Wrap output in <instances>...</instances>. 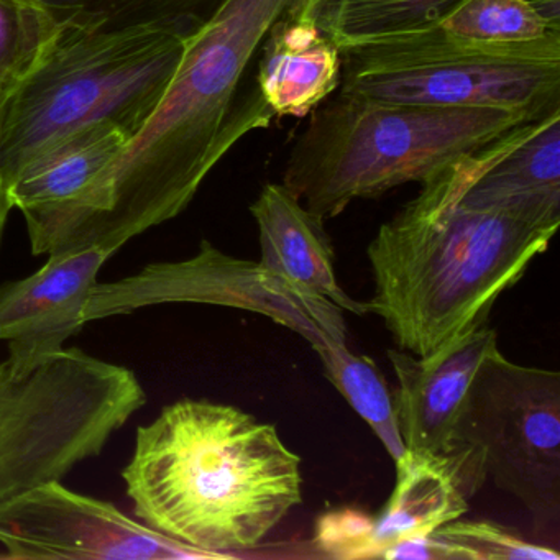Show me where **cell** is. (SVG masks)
I'll list each match as a JSON object with an SVG mask.
<instances>
[{
  "label": "cell",
  "mask_w": 560,
  "mask_h": 560,
  "mask_svg": "<svg viewBox=\"0 0 560 560\" xmlns=\"http://www.w3.org/2000/svg\"><path fill=\"white\" fill-rule=\"evenodd\" d=\"M382 557L399 560H475L470 549L441 536L438 530L428 536L398 540L392 544Z\"/></svg>",
  "instance_id": "cell-25"
},
{
  "label": "cell",
  "mask_w": 560,
  "mask_h": 560,
  "mask_svg": "<svg viewBox=\"0 0 560 560\" xmlns=\"http://www.w3.org/2000/svg\"><path fill=\"white\" fill-rule=\"evenodd\" d=\"M114 255L97 247L48 255L35 273L0 284V342H8L9 359L34 362L67 349L86 326L88 298Z\"/></svg>",
  "instance_id": "cell-11"
},
{
  "label": "cell",
  "mask_w": 560,
  "mask_h": 560,
  "mask_svg": "<svg viewBox=\"0 0 560 560\" xmlns=\"http://www.w3.org/2000/svg\"><path fill=\"white\" fill-rule=\"evenodd\" d=\"M316 544L329 557L373 559V517L355 508L329 511L317 521Z\"/></svg>",
  "instance_id": "cell-24"
},
{
  "label": "cell",
  "mask_w": 560,
  "mask_h": 560,
  "mask_svg": "<svg viewBox=\"0 0 560 560\" xmlns=\"http://www.w3.org/2000/svg\"><path fill=\"white\" fill-rule=\"evenodd\" d=\"M501 137L421 183V192L369 245L375 293L366 307L412 355H429L485 326L498 298L559 231L462 201Z\"/></svg>",
  "instance_id": "cell-2"
},
{
  "label": "cell",
  "mask_w": 560,
  "mask_h": 560,
  "mask_svg": "<svg viewBox=\"0 0 560 560\" xmlns=\"http://www.w3.org/2000/svg\"><path fill=\"white\" fill-rule=\"evenodd\" d=\"M465 0H300L293 11L339 48L419 34Z\"/></svg>",
  "instance_id": "cell-18"
},
{
  "label": "cell",
  "mask_w": 560,
  "mask_h": 560,
  "mask_svg": "<svg viewBox=\"0 0 560 560\" xmlns=\"http://www.w3.org/2000/svg\"><path fill=\"white\" fill-rule=\"evenodd\" d=\"M441 536L467 547L475 560H559L553 547L523 539L503 524L491 521H452L438 530Z\"/></svg>",
  "instance_id": "cell-23"
},
{
  "label": "cell",
  "mask_w": 560,
  "mask_h": 560,
  "mask_svg": "<svg viewBox=\"0 0 560 560\" xmlns=\"http://www.w3.org/2000/svg\"><path fill=\"white\" fill-rule=\"evenodd\" d=\"M462 201L559 228L560 113L504 133L493 159L471 179Z\"/></svg>",
  "instance_id": "cell-14"
},
{
  "label": "cell",
  "mask_w": 560,
  "mask_h": 560,
  "mask_svg": "<svg viewBox=\"0 0 560 560\" xmlns=\"http://www.w3.org/2000/svg\"><path fill=\"white\" fill-rule=\"evenodd\" d=\"M58 28L35 0H0V91L4 96L34 70Z\"/></svg>",
  "instance_id": "cell-22"
},
{
  "label": "cell",
  "mask_w": 560,
  "mask_h": 560,
  "mask_svg": "<svg viewBox=\"0 0 560 560\" xmlns=\"http://www.w3.org/2000/svg\"><path fill=\"white\" fill-rule=\"evenodd\" d=\"M188 42L160 32L63 24L0 109V176L11 186L42 150L107 122L132 142L165 96Z\"/></svg>",
  "instance_id": "cell-5"
},
{
  "label": "cell",
  "mask_w": 560,
  "mask_h": 560,
  "mask_svg": "<svg viewBox=\"0 0 560 560\" xmlns=\"http://www.w3.org/2000/svg\"><path fill=\"white\" fill-rule=\"evenodd\" d=\"M127 143L126 133L113 124L74 130L37 153L15 176L9 186L12 208L27 222L67 205L124 152Z\"/></svg>",
  "instance_id": "cell-17"
},
{
  "label": "cell",
  "mask_w": 560,
  "mask_h": 560,
  "mask_svg": "<svg viewBox=\"0 0 560 560\" xmlns=\"http://www.w3.org/2000/svg\"><path fill=\"white\" fill-rule=\"evenodd\" d=\"M2 103H4V93L0 91V109H2ZM12 209L14 208H12L11 198H9L8 186H5L4 179L0 176V247H2L5 224H8V218Z\"/></svg>",
  "instance_id": "cell-26"
},
{
  "label": "cell",
  "mask_w": 560,
  "mask_h": 560,
  "mask_svg": "<svg viewBox=\"0 0 560 560\" xmlns=\"http://www.w3.org/2000/svg\"><path fill=\"white\" fill-rule=\"evenodd\" d=\"M214 304L264 314L310 342L314 352L346 346L343 311L202 241L195 257L155 261L120 280L100 283L84 307L86 324L162 304Z\"/></svg>",
  "instance_id": "cell-9"
},
{
  "label": "cell",
  "mask_w": 560,
  "mask_h": 560,
  "mask_svg": "<svg viewBox=\"0 0 560 560\" xmlns=\"http://www.w3.org/2000/svg\"><path fill=\"white\" fill-rule=\"evenodd\" d=\"M260 238L258 264L298 290L363 316L366 303L353 300L336 277L334 250L324 221L298 201L283 185L268 183L252 202Z\"/></svg>",
  "instance_id": "cell-15"
},
{
  "label": "cell",
  "mask_w": 560,
  "mask_h": 560,
  "mask_svg": "<svg viewBox=\"0 0 560 560\" xmlns=\"http://www.w3.org/2000/svg\"><path fill=\"white\" fill-rule=\"evenodd\" d=\"M0 546L12 559H206L110 501L61 481L42 485L0 511Z\"/></svg>",
  "instance_id": "cell-10"
},
{
  "label": "cell",
  "mask_w": 560,
  "mask_h": 560,
  "mask_svg": "<svg viewBox=\"0 0 560 560\" xmlns=\"http://www.w3.org/2000/svg\"><path fill=\"white\" fill-rule=\"evenodd\" d=\"M58 25L103 32H160L189 42L228 0H35Z\"/></svg>",
  "instance_id": "cell-19"
},
{
  "label": "cell",
  "mask_w": 560,
  "mask_h": 560,
  "mask_svg": "<svg viewBox=\"0 0 560 560\" xmlns=\"http://www.w3.org/2000/svg\"><path fill=\"white\" fill-rule=\"evenodd\" d=\"M435 31L465 44L517 47L560 38V0H465Z\"/></svg>",
  "instance_id": "cell-20"
},
{
  "label": "cell",
  "mask_w": 560,
  "mask_h": 560,
  "mask_svg": "<svg viewBox=\"0 0 560 560\" xmlns=\"http://www.w3.org/2000/svg\"><path fill=\"white\" fill-rule=\"evenodd\" d=\"M122 478L137 520L206 559L254 549L303 501L300 455L277 428L206 399L140 425Z\"/></svg>",
  "instance_id": "cell-3"
},
{
  "label": "cell",
  "mask_w": 560,
  "mask_h": 560,
  "mask_svg": "<svg viewBox=\"0 0 560 560\" xmlns=\"http://www.w3.org/2000/svg\"><path fill=\"white\" fill-rule=\"evenodd\" d=\"M498 349L497 330L475 327L429 355L388 350L398 380L396 419L406 451L452 447L458 412L483 360Z\"/></svg>",
  "instance_id": "cell-12"
},
{
  "label": "cell",
  "mask_w": 560,
  "mask_h": 560,
  "mask_svg": "<svg viewBox=\"0 0 560 560\" xmlns=\"http://www.w3.org/2000/svg\"><path fill=\"white\" fill-rule=\"evenodd\" d=\"M136 373L81 349L0 362V511L97 457L145 406Z\"/></svg>",
  "instance_id": "cell-6"
},
{
  "label": "cell",
  "mask_w": 560,
  "mask_h": 560,
  "mask_svg": "<svg viewBox=\"0 0 560 560\" xmlns=\"http://www.w3.org/2000/svg\"><path fill=\"white\" fill-rule=\"evenodd\" d=\"M342 78L340 48L293 8L265 37L257 91L275 117H306L336 93Z\"/></svg>",
  "instance_id": "cell-16"
},
{
  "label": "cell",
  "mask_w": 560,
  "mask_h": 560,
  "mask_svg": "<svg viewBox=\"0 0 560 560\" xmlns=\"http://www.w3.org/2000/svg\"><path fill=\"white\" fill-rule=\"evenodd\" d=\"M327 380L355 409L385 445L393 460L406 451L396 419L395 399L385 376L370 357L357 355L349 347L317 350Z\"/></svg>",
  "instance_id": "cell-21"
},
{
  "label": "cell",
  "mask_w": 560,
  "mask_h": 560,
  "mask_svg": "<svg viewBox=\"0 0 560 560\" xmlns=\"http://www.w3.org/2000/svg\"><path fill=\"white\" fill-rule=\"evenodd\" d=\"M300 0H228L186 44L142 132L77 198L25 222L32 254L117 252L182 214L222 156L275 114L245 74L271 25Z\"/></svg>",
  "instance_id": "cell-1"
},
{
  "label": "cell",
  "mask_w": 560,
  "mask_h": 560,
  "mask_svg": "<svg viewBox=\"0 0 560 560\" xmlns=\"http://www.w3.org/2000/svg\"><path fill=\"white\" fill-rule=\"evenodd\" d=\"M534 117L506 109L383 103L339 93L311 113L283 186L323 221L353 201L424 183Z\"/></svg>",
  "instance_id": "cell-4"
},
{
  "label": "cell",
  "mask_w": 560,
  "mask_h": 560,
  "mask_svg": "<svg viewBox=\"0 0 560 560\" xmlns=\"http://www.w3.org/2000/svg\"><path fill=\"white\" fill-rule=\"evenodd\" d=\"M477 448L487 480L516 498L537 529L560 520V373L493 350L475 373L452 444Z\"/></svg>",
  "instance_id": "cell-8"
},
{
  "label": "cell",
  "mask_w": 560,
  "mask_h": 560,
  "mask_svg": "<svg viewBox=\"0 0 560 560\" xmlns=\"http://www.w3.org/2000/svg\"><path fill=\"white\" fill-rule=\"evenodd\" d=\"M339 93L383 103L485 107L534 119L560 113V38L465 44L435 28L340 48Z\"/></svg>",
  "instance_id": "cell-7"
},
{
  "label": "cell",
  "mask_w": 560,
  "mask_h": 560,
  "mask_svg": "<svg viewBox=\"0 0 560 560\" xmlns=\"http://www.w3.org/2000/svg\"><path fill=\"white\" fill-rule=\"evenodd\" d=\"M395 464V490L373 517L376 557L398 540L428 536L464 517L487 481L477 448L457 442L442 452L405 451Z\"/></svg>",
  "instance_id": "cell-13"
}]
</instances>
